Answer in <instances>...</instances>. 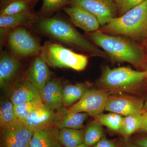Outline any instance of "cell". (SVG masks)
Listing matches in <instances>:
<instances>
[{"instance_id":"6da1fadb","label":"cell","mask_w":147,"mask_h":147,"mask_svg":"<svg viewBox=\"0 0 147 147\" xmlns=\"http://www.w3.org/2000/svg\"><path fill=\"white\" fill-rule=\"evenodd\" d=\"M86 36L114 61L127 63L137 68L146 63L147 55L144 46L133 40L122 36L110 35L99 30L86 33Z\"/></svg>"},{"instance_id":"7a4b0ae2","label":"cell","mask_w":147,"mask_h":147,"mask_svg":"<svg viewBox=\"0 0 147 147\" xmlns=\"http://www.w3.org/2000/svg\"><path fill=\"white\" fill-rule=\"evenodd\" d=\"M41 33L94 57L108 59V55L77 31L71 24L59 18H44L36 22Z\"/></svg>"},{"instance_id":"3957f363","label":"cell","mask_w":147,"mask_h":147,"mask_svg":"<svg viewBox=\"0 0 147 147\" xmlns=\"http://www.w3.org/2000/svg\"><path fill=\"white\" fill-rule=\"evenodd\" d=\"M99 30L144 44L147 41V0L123 15L113 18Z\"/></svg>"},{"instance_id":"277c9868","label":"cell","mask_w":147,"mask_h":147,"mask_svg":"<svg viewBox=\"0 0 147 147\" xmlns=\"http://www.w3.org/2000/svg\"><path fill=\"white\" fill-rule=\"evenodd\" d=\"M146 70L137 71L128 67L102 69L97 84L102 89L113 93H121L137 89L146 79Z\"/></svg>"},{"instance_id":"5b68a950","label":"cell","mask_w":147,"mask_h":147,"mask_svg":"<svg viewBox=\"0 0 147 147\" xmlns=\"http://www.w3.org/2000/svg\"><path fill=\"white\" fill-rule=\"evenodd\" d=\"M40 57L48 65L56 68L84 70L88 63L86 55L74 53L58 43L46 41L42 46Z\"/></svg>"},{"instance_id":"8992f818","label":"cell","mask_w":147,"mask_h":147,"mask_svg":"<svg viewBox=\"0 0 147 147\" xmlns=\"http://www.w3.org/2000/svg\"><path fill=\"white\" fill-rule=\"evenodd\" d=\"M7 41L13 56L17 59L39 55L41 52L39 41L23 27H16L9 31Z\"/></svg>"},{"instance_id":"52a82bcc","label":"cell","mask_w":147,"mask_h":147,"mask_svg":"<svg viewBox=\"0 0 147 147\" xmlns=\"http://www.w3.org/2000/svg\"><path fill=\"white\" fill-rule=\"evenodd\" d=\"M109 96L108 92L102 89H89L82 99L74 105L59 110L65 113H86L94 117L105 110Z\"/></svg>"},{"instance_id":"ba28073f","label":"cell","mask_w":147,"mask_h":147,"mask_svg":"<svg viewBox=\"0 0 147 147\" xmlns=\"http://www.w3.org/2000/svg\"><path fill=\"white\" fill-rule=\"evenodd\" d=\"M70 1L72 5L82 7L94 15L101 27L117 17L119 13L113 0H70Z\"/></svg>"},{"instance_id":"9c48e42d","label":"cell","mask_w":147,"mask_h":147,"mask_svg":"<svg viewBox=\"0 0 147 147\" xmlns=\"http://www.w3.org/2000/svg\"><path fill=\"white\" fill-rule=\"evenodd\" d=\"M144 105L141 98L123 94L109 95L105 111L117 113L121 116L136 115L144 113Z\"/></svg>"},{"instance_id":"30bf717a","label":"cell","mask_w":147,"mask_h":147,"mask_svg":"<svg viewBox=\"0 0 147 147\" xmlns=\"http://www.w3.org/2000/svg\"><path fill=\"white\" fill-rule=\"evenodd\" d=\"M1 129L2 147H30L34 132L24 123Z\"/></svg>"},{"instance_id":"8fae6325","label":"cell","mask_w":147,"mask_h":147,"mask_svg":"<svg viewBox=\"0 0 147 147\" xmlns=\"http://www.w3.org/2000/svg\"><path fill=\"white\" fill-rule=\"evenodd\" d=\"M63 10L75 26L80 28L86 33L99 30L100 25L97 18L91 13L77 6L65 7Z\"/></svg>"},{"instance_id":"7c38bea8","label":"cell","mask_w":147,"mask_h":147,"mask_svg":"<svg viewBox=\"0 0 147 147\" xmlns=\"http://www.w3.org/2000/svg\"><path fill=\"white\" fill-rule=\"evenodd\" d=\"M56 113L42 103L34 110L23 123L34 132L54 126Z\"/></svg>"},{"instance_id":"4fadbf2b","label":"cell","mask_w":147,"mask_h":147,"mask_svg":"<svg viewBox=\"0 0 147 147\" xmlns=\"http://www.w3.org/2000/svg\"><path fill=\"white\" fill-rule=\"evenodd\" d=\"M48 65L39 55L33 60L26 73V80L36 87L40 92L50 79L51 73Z\"/></svg>"},{"instance_id":"5bb4252c","label":"cell","mask_w":147,"mask_h":147,"mask_svg":"<svg viewBox=\"0 0 147 147\" xmlns=\"http://www.w3.org/2000/svg\"><path fill=\"white\" fill-rule=\"evenodd\" d=\"M63 88L59 79H50L40 92L42 102L54 111L61 108Z\"/></svg>"},{"instance_id":"9a60e30c","label":"cell","mask_w":147,"mask_h":147,"mask_svg":"<svg viewBox=\"0 0 147 147\" xmlns=\"http://www.w3.org/2000/svg\"><path fill=\"white\" fill-rule=\"evenodd\" d=\"M21 63L18 59L3 51L0 58V87L4 88L18 74Z\"/></svg>"},{"instance_id":"2e32d148","label":"cell","mask_w":147,"mask_h":147,"mask_svg":"<svg viewBox=\"0 0 147 147\" xmlns=\"http://www.w3.org/2000/svg\"><path fill=\"white\" fill-rule=\"evenodd\" d=\"M9 99L13 105H17L33 100H42V98L39 90L25 80L16 86Z\"/></svg>"},{"instance_id":"e0dca14e","label":"cell","mask_w":147,"mask_h":147,"mask_svg":"<svg viewBox=\"0 0 147 147\" xmlns=\"http://www.w3.org/2000/svg\"><path fill=\"white\" fill-rule=\"evenodd\" d=\"M59 129L53 126L34 132L30 147H63L59 139Z\"/></svg>"},{"instance_id":"ac0fdd59","label":"cell","mask_w":147,"mask_h":147,"mask_svg":"<svg viewBox=\"0 0 147 147\" xmlns=\"http://www.w3.org/2000/svg\"><path fill=\"white\" fill-rule=\"evenodd\" d=\"M57 110L54 126L59 129L64 128L82 129L84 122L89 116L86 113H65Z\"/></svg>"},{"instance_id":"d6986e66","label":"cell","mask_w":147,"mask_h":147,"mask_svg":"<svg viewBox=\"0 0 147 147\" xmlns=\"http://www.w3.org/2000/svg\"><path fill=\"white\" fill-rule=\"evenodd\" d=\"M89 89L84 83L69 84L63 86V107L69 108L79 101Z\"/></svg>"},{"instance_id":"ffe728a7","label":"cell","mask_w":147,"mask_h":147,"mask_svg":"<svg viewBox=\"0 0 147 147\" xmlns=\"http://www.w3.org/2000/svg\"><path fill=\"white\" fill-rule=\"evenodd\" d=\"M34 14L30 11L11 16L0 15L1 33L5 34L6 32L9 31L11 29L19 27L24 24L32 23L34 20Z\"/></svg>"},{"instance_id":"44dd1931","label":"cell","mask_w":147,"mask_h":147,"mask_svg":"<svg viewBox=\"0 0 147 147\" xmlns=\"http://www.w3.org/2000/svg\"><path fill=\"white\" fill-rule=\"evenodd\" d=\"M85 129L64 128L59 132V139L64 147H74L84 144Z\"/></svg>"},{"instance_id":"7402d4cb","label":"cell","mask_w":147,"mask_h":147,"mask_svg":"<svg viewBox=\"0 0 147 147\" xmlns=\"http://www.w3.org/2000/svg\"><path fill=\"white\" fill-rule=\"evenodd\" d=\"M16 116L14 105L9 100L3 101L0 107V127L7 128L22 123Z\"/></svg>"},{"instance_id":"603a6c76","label":"cell","mask_w":147,"mask_h":147,"mask_svg":"<svg viewBox=\"0 0 147 147\" xmlns=\"http://www.w3.org/2000/svg\"><path fill=\"white\" fill-rule=\"evenodd\" d=\"M142 114L123 117L121 126L119 132L125 140H127L131 134L140 130L142 126Z\"/></svg>"},{"instance_id":"cb8c5ba5","label":"cell","mask_w":147,"mask_h":147,"mask_svg":"<svg viewBox=\"0 0 147 147\" xmlns=\"http://www.w3.org/2000/svg\"><path fill=\"white\" fill-rule=\"evenodd\" d=\"M104 137L102 125L94 121L89 124L85 129L84 144L91 147Z\"/></svg>"},{"instance_id":"d4e9b609","label":"cell","mask_w":147,"mask_h":147,"mask_svg":"<svg viewBox=\"0 0 147 147\" xmlns=\"http://www.w3.org/2000/svg\"><path fill=\"white\" fill-rule=\"evenodd\" d=\"M95 121L101 125L107 127L108 128L115 131H119L123 117L119 114L110 113L100 114L94 117Z\"/></svg>"},{"instance_id":"484cf974","label":"cell","mask_w":147,"mask_h":147,"mask_svg":"<svg viewBox=\"0 0 147 147\" xmlns=\"http://www.w3.org/2000/svg\"><path fill=\"white\" fill-rule=\"evenodd\" d=\"M28 0H14L1 10L0 15L11 16L26 13L29 10Z\"/></svg>"},{"instance_id":"4316f807","label":"cell","mask_w":147,"mask_h":147,"mask_svg":"<svg viewBox=\"0 0 147 147\" xmlns=\"http://www.w3.org/2000/svg\"><path fill=\"white\" fill-rule=\"evenodd\" d=\"M43 103L42 100H35L21 104L14 105L16 116L21 122L24 123L31 113Z\"/></svg>"},{"instance_id":"83f0119b","label":"cell","mask_w":147,"mask_h":147,"mask_svg":"<svg viewBox=\"0 0 147 147\" xmlns=\"http://www.w3.org/2000/svg\"><path fill=\"white\" fill-rule=\"evenodd\" d=\"M70 0H43L40 13L43 16L49 15L58 10Z\"/></svg>"},{"instance_id":"f1b7e54d","label":"cell","mask_w":147,"mask_h":147,"mask_svg":"<svg viewBox=\"0 0 147 147\" xmlns=\"http://www.w3.org/2000/svg\"><path fill=\"white\" fill-rule=\"evenodd\" d=\"M115 3L119 16L144 2L145 0H113Z\"/></svg>"},{"instance_id":"f546056e","label":"cell","mask_w":147,"mask_h":147,"mask_svg":"<svg viewBox=\"0 0 147 147\" xmlns=\"http://www.w3.org/2000/svg\"><path fill=\"white\" fill-rule=\"evenodd\" d=\"M91 147H117L116 142L109 140L103 137L94 146Z\"/></svg>"},{"instance_id":"4dcf8cb0","label":"cell","mask_w":147,"mask_h":147,"mask_svg":"<svg viewBox=\"0 0 147 147\" xmlns=\"http://www.w3.org/2000/svg\"><path fill=\"white\" fill-rule=\"evenodd\" d=\"M140 131L147 132V111L142 114V124Z\"/></svg>"},{"instance_id":"1f68e13d","label":"cell","mask_w":147,"mask_h":147,"mask_svg":"<svg viewBox=\"0 0 147 147\" xmlns=\"http://www.w3.org/2000/svg\"><path fill=\"white\" fill-rule=\"evenodd\" d=\"M134 144L138 147H147V137L137 139Z\"/></svg>"},{"instance_id":"d6a6232c","label":"cell","mask_w":147,"mask_h":147,"mask_svg":"<svg viewBox=\"0 0 147 147\" xmlns=\"http://www.w3.org/2000/svg\"><path fill=\"white\" fill-rule=\"evenodd\" d=\"M125 142L122 147H138L134 143L129 142L128 140H125Z\"/></svg>"},{"instance_id":"836d02e7","label":"cell","mask_w":147,"mask_h":147,"mask_svg":"<svg viewBox=\"0 0 147 147\" xmlns=\"http://www.w3.org/2000/svg\"><path fill=\"white\" fill-rule=\"evenodd\" d=\"M147 111V100L146 102H144V112Z\"/></svg>"},{"instance_id":"e575fe53","label":"cell","mask_w":147,"mask_h":147,"mask_svg":"<svg viewBox=\"0 0 147 147\" xmlns=\"http://www.w3.org/2000/svg\"><path fill=\"white\" fill-rule=\"evenodd\" d=\"M74 147H89L87 146L86 145L84 144H82L79 145V146H77Z\"/></svg>"},{"instance_id":"d590c367","label":"cell","mask_w":147,"mask_h":147,"mask_svg":"<svg viewBox=\"0 0 147 147\" xmlns=\"http://www.w3.org/2000/svg\"><path fill=\"white\" fill-rule=\"evenodd\" d=\"M146 73H147L146 79V81H147V69H146Z\"/></svg>"},{"instance_id":"8d00e7d4","label":"cell","mask_w":147,"mask_h":147,"mask_svg":"<svg viewBox=\"0 0 147 147\" xmlns=\"http://www.w3.org/2000/svg\"><path fill=\"white\" fill-rule=\"evenodd\" d=\"M29 1H30V0H29Z\"/></svg>"},{"instance_id":"74e56055","label":"cell","mask_w":147,"mask_h":147,"mask_svg":"<svg viewBox=\"0 0 147 147\" xmlns=\"http://www.w3.org/2000/svg\"><path fill=\"white\" fill-rule=\"evenodd\" d=\"M28 1H29V0H28Z\"/></svg>"}]
</instances>
